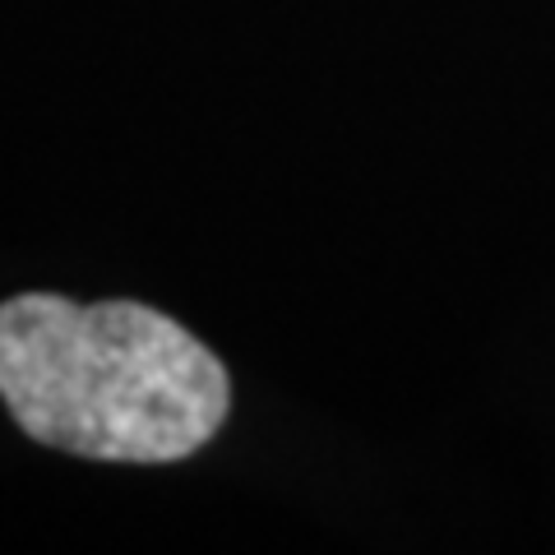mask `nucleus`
Wrapping results in <instances>:
<instances>
[{
    "mask_svg": "<svg viewBox=\"0 0 555 555\" xmlns=\"http://www.w3.org/2000/svg\"><path fill=\"white\" fill-rule=\"evenodd\" d=\"M0 403L28 440L61 454L181 463L228 422L232 379L153 306L20 292L0 301Z\"/></svg>",
    "mask_w": 555,
    "mask_h": 555,
    "instance_id": "obj_1",
    "label": "nucleus"
}]
</instances>
